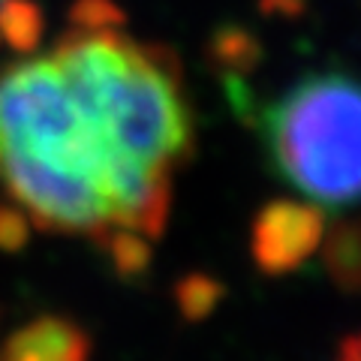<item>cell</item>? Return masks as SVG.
I'll return each mask as SVG.
<instances>
[{
  "mask_svg": "<svg viewBox=\"0 0 361 361\" xmlns=\"http://www.w3.org/2000/svg\"><path fill=\"white\" fill-rule=\"evenodd\" d=\"M190 148L175 54L109 0H78L49 51L0 70V187L37 229L157 241Z\"/></svg>",
  "mask_w": 361,
  "mask_h": 361,
  "instance_id": "obj_1",
  "label": "cell"
},
{
  "mask_svg": "<svg viewBox=\"0 0 361 361\" xmlns=\"http://www.w3.org/2000/svg\"><path fill=\"white\" fill-rule=\"evenodd\" d=\"M262 139L292 190L325 208L361 202V82L341 70L295 78L262 111Z\"/></svg>",
  "mask_w": 361,
  "mask_h": 361,
  "instance_id": "obj_2",
  "label": "cell"
},
{
  "mask_svg": "<svg viewBox=\"0 0 361 361\" xmlns=\"http://www.w3.org/2000/svg\"><path fill=\"white\" fill-rule=\"evenodd\" d=\"M322 241V217L304 202H271L253 223V259L268 274L295 271Z\"/></svg>",
  "mask_w": 361,
  "mask_h": 361,
  "instance_id": "obj_3",
  "label": "cell"
},
{
  "mask_svg": "<svg viewBox=\"0 0 361 361\" xmlns=\"http://www.w3.org/2000/svg\"><path fill=\"white\" fill-rule=\"evenodd\" d=\"M87 334L61 316H39L0 346V361H87Z\"/></svg>",
  "mask_w": 361,
  "mask_h": 361,
  "instance_id": "obj_4",
  "label": "cell"
},
{
  "mask_svg": "<svg viewBox=\"0 0 361 361\" xmlns=\"http://www.w3.org/2000/svg\"><path fill=\"white\" fill-rule=\"evenodd\" d=\"M329 265L331 274L341 280L343 286H361V229L346 226V229L334 232L329 244Z\"/></svg>",
  "mask_w": 361,
  "mask_h": 361,
  "instance_id": "obj_5",
  "label": "cell"
},
{
  "mask_svg": "<svg viewBox=\"0 0 361 361\" xmlns=\"http://www.w3.org/2000/svg\"><path fill=\"white\" fill-rule=\"evenodd\" d=\"M151 244L154 241L142 238V235H118L106 244V250L123 277H135L151 262Z\"/></svg>",
  "mask_w": 361,
  "mask_h": 361,
  "instance_id": "obj_6",
  "label": "cell"
},
{
  "mask_svg": "<svg viewBox=\"0 0 361 361\" xmlns=\"http://www.w3.org/2000/svg\"><path fill=\"white\" fill-rule=\"evenodd\" d=\"M178 298H180V310H184L187 316H202L217 304V286L205 277H193L180 286Z\"/></svg>",
  "mask_w": 361,
  "mask_h": 361,
  "instance_id": "obj_7",
  "label": "cell"
},
{
  "mask_svg": "<svg viewBox=\"0 0 361 361\" xmlns=\"http://www.w3.org/2000/svg\"><path fill=\"white\" fill-rule=\"evenodd\" d=\"M33 6L30 4H21V0H13V6L6 9V13H0V42H9V45H16L25 33L30 30L33 25Z\"/></svg>",
  "mask_w": 361,
  "mask_h": 361,
  "instance_id": "obj_8",
  "label": "cell"
},
{
  "mask_svg": "<svg viewBox=\"0 0 361 361\" xmlns=\"http://www.w3.org/2000/svg\"><path fill=\"white\" fill-rule=\"evenodd\" d=\"M27 217L18 208H0V247L18 250L27 241Z\"/></svg>",
  "mask_w": 361,
  "mask_h": 361,
  "instance_id": "obj_9",
  "label": "cell"
},
{
  "mask_svg": "<svg viewBox=\"0 0 361 361\" xmlns=\"http://www.w3.org/2000/svg\"><path fill=\"white\" fill-rule=\"evenodd\" d=\"M337 361H361V331L346 337V341L341 343V349H337Z\"/></svg>",
  "mask_w": 361,
  "mask_h": 361,
  "instance_id": "obj_10",
  "label": "cell"
},
{
  "mask_svg": "<svg viewBox=\"0 0 361 361\" xmlns=\"http://www.w3.org/2000/svg\"><path fill=\"white\" fill-rule=\"evenodd\" d=\"M9 6H13V0H0V13H6Z\"/></svg>",
  "mask_w": 361,
  "mask_h": 361,
  "instance_id": "obj_11",
  "label": "cell"
}]
</instances>
